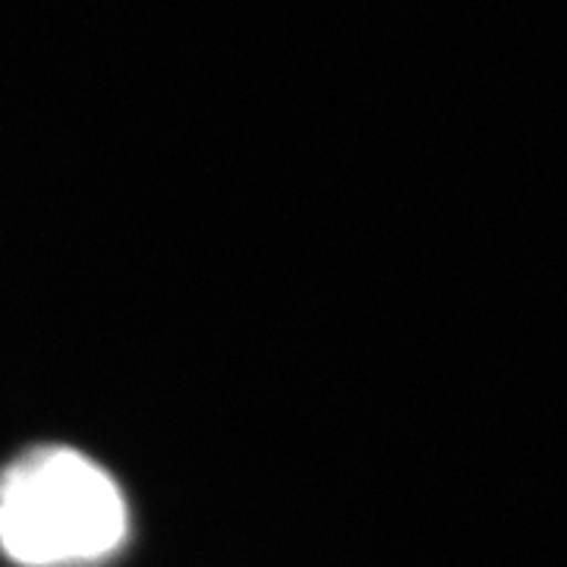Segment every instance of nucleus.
I'll use <instances>...</instances> for the list:
<instances>
[{"label":"nucleus","mask_w":567,"mask_h":567,"mask_svg":"<svg viewBox=\"0 0 567 567\" xmlns=\"http://www.w3.org/2000/svg\"><path fill=\"white\" fill-rule=\"evenodd\" d=\"M130 511L114 476L73 447H35L0 476V548L22 567L111 558Z\"/></svg>","instance_id":"obj_1"}]
</instances>
